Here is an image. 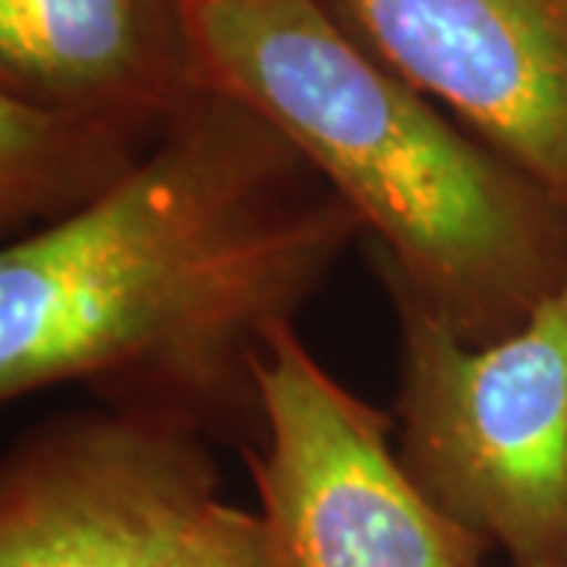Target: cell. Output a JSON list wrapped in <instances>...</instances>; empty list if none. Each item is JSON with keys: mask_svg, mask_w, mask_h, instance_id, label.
I'll use <instances>...</instances> for the list:
<instances>
[{"mask_svg": "<svg viewBox=\"0 0 567 567\" xmlns=\"http://www.w3.org/2000/svg\"><path fill=\"white\" fill-rule=\"evenodd\" d=\"M369 54L567 208V0H322Z\"/></svg>", "mask_w": 567, "mask_h": 567, "instance_id": "obj_6", "label": "cell"}, {"mask_svg": "<svg viewBox=\"0 0 567 567\" xmlns=\"http://www.w3.org/2000/svg\"><path fill=\"white\" fill-rule=\"evenodd\" d=\"M262 442L246 447L278 567H483L391 447L394 416L341 385L287 324L256 363Z\"/></svg>", "mask_w": 567, "mask_h": 567, "instance_id": "obj_4", "label": "cell"}, {"mask_svg": "<svg viewBox=\"0 0 567 567\" xmlns=\"http://www.w3.org/2000/svg\"><path fill=\"white\" fill-rule=\"evenodd\" d=\"M401 324L398 454L457 524L514 567L567 558V281L470 344L369 249Z\"/></svg>", "mask_w": 567, "mask_h": 567, "instance_id": "obj_3", "label": "cell"}, {"mask_svg": "<svg viewBox=\"0 0 567 567\" xmlns=\"http://www.w3.org/2000/svg\"><path fill=\"white\" fill-rule=\"evenodd\" d=\"M363 234L275 123L203 85L104 199L3 246L0 398L89 385L256 447L259 357Z\"/></svg>", "mask_w": 567, "mask_h": 567, "instance_id": "obj_1", "label": "cell"}, {"mask_svg": "<svg viewBox=\"0 0 567 567\" xmlns=\"http://www.w3.org/2000/svg\"><path fill=\"white\" fill-rule=\"evenodd\" d=\"M205 85L281 130L360 215L369 249L470 344L567 281V208L322 0H183Z\"/></svg>", "mask_w": 567, "mask_h": 567, "instance_id": "obj_2", "label": "cell"}, {"mask_svg": "<svg viewBox=\"0 0 567 567\" xmlns=\"http://www.w3.org/2000/svg\"><path fill=\"white\" fill-rule=\"evenodd\" d=\"M145 567H278L262 514L205 502L171 533Z\"/></svg>", "mask_w": 567, "mask_h": 567, "instance_id": "obj_9", "label": "cell"}, {"mask_svg": "<svg viewBox=\"0 0 567 567\" xmlns=\"http://www.w3.org/2000/svg\"><path fill=\"white\" fill-rule=\"evenodd\" d=\"M524 567H567V558H561V561H543V565H524Z\"/></svg>", "mask_w": 567, "mask_h": 567, "instance_id": "obj_10", "label": "cell"}, {"mask_svg": "<svg viewBox=\"0 0 567 567\" xmlns=\"http://www.w3.org/2000/svg\"><path fill=\"white\" fill-rule=\"evenodd\" d=\"M183 0H0V92L158 140L203 89Z\"/></svg>", "mask_w": 567, "mask_h": 567, "instance_id": "obj_7", "label": "cell"}, {"mask_svg": "<svg viewBox=\"0 0 567 567\" xmlns=\"http://www.w3.org/2000/svg\"><path fill=\"white\" fill-rule=\"evenodd\" d=\"M148 136L0 92V227L13 240L70 221L133 174Z\"/></svg>", "mask_w": 567, "mask_h": 567, "instance_id": "obj_8", "label": "cell"}, {"mask_svg": "<svg viewBox=\"0 0 567 567\" xmlns=\"http://www.w3.org/2000/svg\"><path fill=\"white\" fill-rule=\"evenodd\" d=\"M208 439L140 410L39 425L0 470V567H145L218 498Z\"/></svg>", "mask_w": 567, "mask_h": 567, "instance_id": "obj_5", "label": "cell"}]
</instances>
